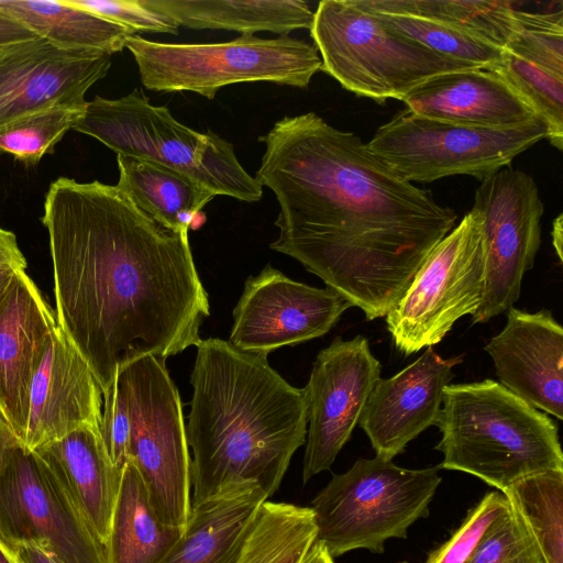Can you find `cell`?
<instances>
[{
	"label": "cell",
	"mask_w": 563,
	"mask_h": 563,
	"mask_svg": "<svg viewBox=\"0 0 563 563\" xmlns=\"http://www.w3.org/2000/svg\"><path fill=\"white\" fill-rule=\"evenodd\" d=\"M255 179L279 206L269 245L360 308L386 317L457 214L398 176L353 132L314 112L284 117L258 137Z\"/></svg>",
	"instance_id": "obj_1"
},
{
	"label": "cell",
	"mask_w": 563,
	"mask_h": 563,
	"mask_svg": "<svg viewBox=\"0 0 563 563\" xmlns=\"http://www.w3.org/2000/svg\"><path fill=\"white\" fill-rule=\"evenodd\" d=\"M41 220L57 325L102 394L129 364L201 341L210 307L188 230L163 227L117 186L68 177L49 185Z\"/></svg>",
	"instance_id": "obj_2"
},
{
	"label": "cell",
	"mask_w": 563,
	"mask_h": 563,
	"mask_svg": "<svg viewBox=\"0 0 563 563\" xmlns=\"http://www.w3.org/2000/svg\"><path fill=\"white\" fill-rule=\"evenodd\" d=\"M196 347L186 426L191 505L242 483L256 484L269 498L306 442V390L287 383L265 354L218 338Z\"/></svg>",
	"instance_id": "obj_3"
},
{
	"label": "cell",
	"mask_w": 563,
	"mask_h": 563,
	"mask_svg": "<svg viewBox=\"0 0 563 563\" xmlns=\"http://www.w3.org/2000/svg\"><path fill=\"white\" fill-rule=\"evenodd\" d=\"M435 426L439 468L467 473L498 492L563 470L558 423L496 380L446 385Z\"/></svg>",
	"instance_id": "obj_4"
},
{
	"label": "cell",
	"mask_w": 563,
	"mask_h": 563,
	"mask_svg": "<svg viewBox=\"0 0 563 563\" xmlns=\"http://www.w3.org/2000/svg\"><path fill=\"white\" fill-rule=\"evenodd\" d=\"M74 131L117 153L178 172L214 196L245 202L262 199L263 187L240 164L233 145L218 134L178 122L164 106H153L135 88L118 99L96 96Z\"/></svg>",
	"instance_id": "obj_5"
},
{
	"label": "cell",
	"mask_w": 563,
	"mask_h": 563,
	"mask_svg": "<svg viewBox=\"0 0 563 563\" xmlns=\"http://www.w3.org/2000/svg\"><path fill=\"white\" fill-rule=\"evenodd\" d=\"M321 70L360 96L401 100L437 75L481 68L442 56L388 26L356 0H322L309 29Z\"/></svg>",
	"instance_id": "obj_6"
},
{
	"label": "cell",
	"mask_w": 563,
	"mask_h": 563,
	"mask_svg": "<svg viewBox=\"0 0 563 563\" xmlns=\"http://www.w3.org/2000/svg\"><path fill=\"white\" fill-rule=\"evenodd\" d=\"M441 481L439 466L411 470L377 456L358 459L312 499L316 541L333 559L357 549L382 554L387 540L407 538L409 527L428 517Z\"/></svg>",
	"instance_id": "obj_7"
},
{
	"label": "cell",
	"mask_w": 563,
	"mask_h": 563,
	"mask_svg": "<svg viewBox=\"0 0 563 563\" xmlns=\"http://www.w3.org/2000/svg\"><path fill=\"white\" fill-rule=\"evenodd\" d=\"M142 85L151 91H192L212 100L239 82L268 81L307 88L321 70L317 47L290 36L261 38L243 34L221 43L170 44L128 38Z\"/></svg>",
	"instance_id": "obj_8"
},
{
	"label": "cell",
	"mask_w": 563,
	"mask_h": 563,
	"mask_svg": "<svg viewBox=\"0 0 563 563\" xmlns=\"http://www.w3.org/2000/svg\"><path fill=\"white\" fill-rule=\"evenodd\" d=\"M115 375L130 412L129 461L157 518L185 531L191 510V457L180 396L165 360L148 355Z\"/></svg>",
	"instance_id": "obj_9"
},
{
	"label": "cell",
	"mask_w": 563,
	"mask_h": 563,
	"mask_svg": "<svg viewBox=\"0 0 563 563\" xmlns=\"http://www.w3.org/2000/svg\"><path fill=\"white\" fill-rule=\"evenodd\" d=\"M547 137V128L540 120L487 129L433 120L406 109L379 126L365 144L412 184L456 175L482 181Z\"/></svg>",
	"instance_id": "obj_10"
},
{
	"label": "cell",
	"mask_w": 563,
	"mask_h": 563,
	"mask_svg": "<svg viewBox=\"0 0 563 563\" xmlns=\"http://www.w3.org/2000/svg\"><path fill=\"white\" fill-rule=\"evenodd\" d=\"M485 253L477 219L466 213L431 251L387 313L394 344L405 355L440 343L482 301Z\"/></svg>",
	"instance_id": "obj_11"
},
{
	"label": "cell",
	"mask_w": 563,
	"mask_h": 563,
	"mask_svg": "<svg viewBox=\"0 0 563 563\" xmlns=\"http://www.w3.org/2000/svg\"><path fill=\"white\" fill-rule=\"evenodd\" d=\"M543 211L529 174L506 166L482 180L470 211L479 223L485 253L482 301L473 323L489 321L519 299L541 244Z\"/></svg>",
	"instance_id": "obj_12"
},
{
	"label": "cell",
	"mask_w": 563,
	"mask_h": 563,
	"mask_svg": "<svg viewBox=\"0 0 563 563\" xmlns=\"http://www.w3.org/2000/svg\"><path fill=\"white\" fill-rule=\"evenodd\" d=\"M35 544L58 563H106L104 551L32 451L0 472V544Z\"/></svg>",
	"instance_id": "obj_13"
},
{
	"label": "cell",
	"mask_w": 563,
	"mask_h": 563,
	"mask_svg": "<svg viewBox=\"0 0 563 563\" xmlns=\"http://www.w3.org/2000/svg\"><path fill=\"white\" fill-rule=\"evenodd\" d=\"M382 365L367 339L336 336L321 350L307 386V443L302 481L328 471L358 424Z\"/></svg>",
	"instance_id": "obj_14"
},
{
	"label": "cell",
	"mask_w": 563,
	"mask_h": 563,
	"mask_svg": "<svg viewBox=\"0 0 563 563\" xmlns=\"http://www.w3.org/2000/svg\"><path fill=\"white\" fill-rule=\"evenodd\" d=\"M351 307L334 289L292 280L268 264L245 282L229 342L241 351L267 355L324 335Z\"/></svg>",
	"instance_id": "obj_15"
},
{
	"label": "cell",
	"mask_w": 563,
	"mask_h": 563,
	"mask_svg": "<svg viewBox=\"0 0 563 563\" xmlns=\"http://www.w3.org/2000/svg\"><path fill=\"white\" fill-rule=\"evenodd\" d=\"M111 67V55L60 48L37 37L0 48V129L41 110L85 104Z\"/></svg>",
	"instance_id": "obj_16"
},
{
	"label": "cell",
	"mask_w": 563,
	"mask_h": 563,
	"mask_svg": "<svg viewBox=\"0 0 563 563\" xmlns=\"http://www.w3.org/2000/svg\"><path fill=\"white\" fill-rule=\"evenodd\" d=\"M462 361V355L443 358L428 346L394 376L377 379L358 421L377 457L393 461L410 441L435 426L443 389Z\"/></svg>",
	"instance_id": "obj_17"
},
{
	"label": "cell",
	"mask_w": 563,
	"mask_h": 563,
	"mask_svg": "<svg viewBox=\"0 0 563 563\" xmlns=\"http://www.w3.org/2000/svg\"><path fill=\"white\" fill-rule=\"evenodd\" d=\"M504 329L485 345L496 375L511 393L563 419V329L549 310L510 307Z\"/></svg>",
	"instance_id": "obj_18"
},
{
	"label": "cell",
	"mask_w": 563,
	"mask_h": 563,
	"mask_svg": "<svg viewBox=\"0 0 563 563\" xmlns=\"http://www.w3.org/2000/svg\"><path fill=\"white\" fill-rule=\"evenodd\" d=\"M57 327L26 269L15 271L0 292V411L21 442L31 383Z\"/></svg>",
	"instance_id": "obj_19"
},
{
	"label": "cell",
	"mask_w": 563,
	"mask_h": 563,
	"mask_svg": "<svg viewBox=\"0 0 563 563\" xmlns=\"http://www.w3.org/2000/svg\"><path fill=\"white\" fill-rule=\"evenodd\" d=\"M102 402L93 373L57 327L31 383L23 446L34 451L79 428H99Z\"/></svg>",
	"instance_id": "obj_20"
},
{
	"label": "cell",
	"mask_w": 563,
	"mask_h": 563,
	"mask_svg": "<svg viewBox=\"0 0 563 563\" xmlns=\"http://www.w3.org/2000/svg\"><path fill=\"white\" fill-rule=\"evenodd\" d=\"M32 452L104 551L123 470L111 462L99 428H79Z\"/></svg>",
	"instance_id": "obj_21"
},
{
	"label": "cell",
	"mask_w": 563,
	"mask_h": 563,
	"mask_svg": "<svg viewBox=\"0 0 563 563\" xmlns=\"http://www.w3.org/2000/svg\"><path fill=\"white\" fill-rule=\"evenodd\" d=\"M401 101L415 114L466 126L500 129L539 120L520 96L487 68L437 75Z\"/></svg>",
	"instance_id": "obj_22"
},
{
	"label": "cell",
	"mask_w": 563,
	"mask_h": 563,
	"mask_svg": "<svg viewBox=\"0 0 563 563\" xmlns=\"http://www.w3.org/2000/svg\"><path fill=\"white\" fill-rule=\"evenodd\" d=\"M267 499L256 484L242 483L191 505L185 531L159 563H233Z\"/></svg>",
	"instance_id": "obj_23"
},
{
	"label": "cell",
	"mask_w": 563,
	"mask_h": 563,
	"mask_svg": "<svg viewBox=\"0 0 563 563\" xmlns=\"http://www.w3.org/2000/svg\"><path fill=\"white\" fill-rule=\"evenodd\" d=\"M192 30H227L254 35L271 32L287 36L310 29L313 12L301 0H144Z\"/></svg>",
	"instance_id": "obj_24"
},
{
	"label": "cell",
	"mask_w": 563,
	"mask_h": 563,
	"mask_svg": "<svg viewBox=\"0 0 563 563\" xmlns=\"http://www.w3.org/2000/svg\"><path fill=\"white\" fill-rule=\"evenodd\" d=\"M115 185L143 212L174 230L198 228L201 209L216 196L187 176L155 163L117 155Z\"/></svg>",
	"instance_id": "obj_25"
},
{
	"label": "cell",
	"mask_w": 563,
	"mask_h": 563,
	"mask_svg": "<svg viewBox=\"0 0 563 563\" xmlns=\"http://www.w3.org/2000/svg\"><path fill=\"white\" fill-rule=\"evenodd\" d=\"M183 532L157 518L140 473L128 461L104 549L106 563H159Z\"/></svg>",
	"instance_id": "obj_26"
},
{
	"label": "cell",
	"mask_w": 563,
	"mask_h": 563,
	"mask_svg": "<svg viewBox=\"0 0 563 563\" xmlns=\"http://www.w3.org/2000/svg\"><path fill=\"white\" fill-rule=\"evenodd\" d=\"M0 8L36 36L66 49L112 55L123 51L133 30L69 4L66 0H0Z\"/></svg>",
	"instance_id": "obj_27"
},
{
	"label": "cell",
	"mask_w": 563,
	"mask_h": 563,
	"mask_svg": "<svg viewBox=\"0 0 563 563\" xmlns=\"http://www.w3.org/2000/svg\"><path fill=\"white\" fill-rule=\"evenodd\" d=\"M317 528L310 507L264 501L233 563H303Z\"/></svg>",
	"instance_id": "obj_28"
},
{
	"label": "cell",
	"mask_w": 563,
	"mask_h": 563,
	"mask_svg": "<svg viewBox=\"0 0 563 563\" xmlns=\"http://www.w3.org/2000/svg\"><path fill=\"white\" fill-rule=\"evenodd\" d=\"M372 11L405 14L442 22L504 48L516 27L512 1L357 0Z\"/></svg>",
	"instance_id": "obj_29"
},
{
	"label": "cell",
	"mask_w": 563,
	"mask_h": 563,
	"mask_svg": "<svg viewBox=\"0 0 563 563\" xmlns=\"http://www.w3.org/2000/svg\"><path fill=\"white\" fill-rule=\"evenodd\" d=\"M547 563H563V470L526 476L503 492Z\"/></svg>",
	"instance_id": "obj_30"
},
{
	"label": "cell",
	"mask_w": 563,
	"mask_h": 563,
	"mask_svg": "<svg viewBox=\"0 0 563 563\" xmlns=\"http://www.w3.org/2000/svg\"><path fill=\"white\" fill-rule=\"evenodd\" d=\"M487 69L506 81L545 125L548 140L563 150V75L503 49Z\"/></svg>",
	"instance_id": "obj_31"
},
{
	"label": "cell",
	"mask_w": 563,
	"mask_h": 563,
	"mask_svg": "<svg viewBox=\"0 0 563 563\" xmlns=\"http://www.w3.org/2000/svg\"><path fill=\"white\" fill-rule=\"evenodd\" d=\"M87 102L47 108L3 126L0 156L10 154L25 166H35L81 120Z\"/></svg>",
	"instance_id": "obj_32"
},
{
	"label": "cell",
	"mask_w": 563,
	"mask_h": 563,
	"mask_svg": "<svg viewBox=\"0 0 563 563\" xmlns=\"http://www.w3.org/2000/svg\"><path fill=\"white\" fill-rule=\"evenodd\" d=\"M372 12L391 29L453 60L488 68L501 57L503 48L452 25L405 14Z\"/></svg>",
	"instance_id": "obj_33"
},
{
	"label": "cell",
	"mask_w": 563,
	"mask_h": 563,
	"mask_svg": "<svg viewBox=\"0 0 563 563\" xmlns=\"http://www.w3.org/2000/svg\"><path fill=\"white\" fill-rule=\"evenodd\" d=\"M563 75V10L516 11V27L503 48Z\"/></svg>",
	"instance_id": "obj_34"
},
{
	"label": "cell",
	"mask_w": 563,
	"mask_h": 563,
	"mask_svg": "<svg viewBox=\"0 0 563 563\" xmlns=\"http://www.w3.org/2000/svg\"><path fill=\"white\" fill-rule=\"evenodd\" d=\"M508 509L509 504L501 492L487 493L468 510L451 537L431 551L423 563H468L485 533Z\"/></svg>",
	"instance_id": "obj_35"
},
{
	"label": "cell",
	"mask_w": 563,
	"mask_h": 563,
	"mask_svg": "<svg viewBox=\"0 0 563 563\" xmlns=\"http://www.w3.org/2000/svg\"><path fill=\"white\" fill-rule=\"evenodd\" d=\"M468 563H547L519 515L509 506L485 533Z\"/></svg>",
	"instance_id": "obj_36"
},
{
	"label": "cell",
	"mask_w": 563,
	"mask_h": 563,
	"mask_svg": "<svg viewBox=\"0 0 563 563\" xmlns=\"http://www.w3.org/2000/svg\"><path fill=\"white\" fill-rule=\"evenodd\" d=\"M69 4L100 15L134 32L176 35L179 24L144 0H66Z\"/></svg>",
	"instance_id": "obj_37"
},
{
	"label": "cell",
	"mask_w": 563,
	"mask_h": 563,
	"mask_svg": "<svg viewBox=\"0 0 563 563\" xmlns=\"http://www.w3.org/2000/svg\"><path fill=\"white\" fill-rule=\"evenodd\" d=\"M102 397L99 431L111 462L123 470L129 461L131 421L128 400L117 375Z\"/></svg>",
	"instance_id": "obj_38"
},
{
	"label": "cell",
	"mask_w": 563,
	"mask_h": 563,
	"mask_svg": "<svg viewBox=\"0 0 563 563\" xmlns=\"http://www.w3.org/2000/svg\"><path fill=\"white\" fill-rule=\"evenodd\" d=\"M27 262L22 254L15 234L0 227V269H26Z\"/></svg>",
	"instance_id": "obj_39"
},
{
	"label": "cell",
	"mask_w": 563,
	"mask_h": 563,
	"mask_svg": "<svg viewBox=\"0 0 563 563\" xmlns=\"http://www.w3.org/2000/svg\"><path fill=\"white\" fill-rule=\"evenodd\" d=\"M10 563H58L51 554L35 544H0Z\"/></svg>",
	"instance_id": "obj_40"
},
{
	"label": "cell",
	"mask_w": 563,
	"mask_h": 563,
	"mask_svg": "<svg viewBox=\"0 0 563 563\" xmlns=\"http://www.w3.org/2000/svg\"><path fill=\"white\" fill-rule=\"evenodd\" d=\"M37 37L31 30L0 8V48Z\"/></svg>",
	"instance_id": "obj_41"
},
{
	"label": "cell",
	"mask_w": 563,
	"mask_h": 563,
	"mask_svg": "<svg viewBox=\"0 0 563 563\" xmlns=\"http://www.w3.org/2000/svg\"><path fill=\"white\" fill-rule=\"evenodd\" d=\"M23 446L21 440L0 411V472L9 464L15 451Z\"/></svg>",
	"instance_id": "obj_42"
},
{
	"label": "cell",
	"mask_w": 563,
	"mask_h": 563,
	"mask_svg": "<svg viewBox=\"0 0 563 563\" xmlns=\"http://www.w3.org/2000/svg\"><path fill=\"white\" fill-rule=\"evenodd\" d=\"M562 214H559L554 221L552 227V244L554 247V251L559 257L560 263L563 261V254H562V245H563V220Z\"/></svg>",
	"instance_id": "obj_43"
},
{
	"label": "cell",
	"mask_w": 563,
	"mask_h": 563,
	"mask_svg": "<svg viewBox=\"0 0 563 563\" xmlns=\"http://www.w3.org/2000/svg\"><path fill=\"white\" fill-rule=\"evenodd\" d=\"M303 563H334V559L316 541Z\"/></svg>",
	"instance_id": "obj_44"
},
{
	"label": "cell",
	"mask_w": 563,
	"mask_h": 563,
	"mask_svg": "<svg viewBox=\"0 0 563 563\" xmlns=\"http://www.w3.org/2000/svg\"><path fill=\"white\" fill-rule=\"evenodd\" d=\"M14 272L15 271L0 269V292L4 289Z\"/></svg>",
	"instance_id": "obj_45"
},
{
	"label": "cell",
	"mask_w": 563,
	"mask_h": 563,
	"mask_svg": "<svg viewBox=\"0 0 563 563\" xmlns=\"http://www.w3.org/2000/svg\"><path fill=\"white\" fill-rule=\"evenodd\" d=\"M0 563H10V561L8 560L7 555L1 550V548H0Z\"/></svg>",
	"instance_id": "obj_46"
}]
</instances>
